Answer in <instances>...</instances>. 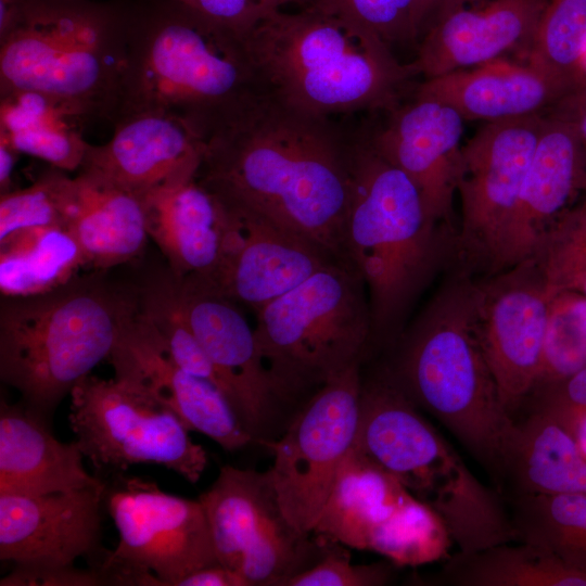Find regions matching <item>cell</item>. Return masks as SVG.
Returning a JSON list of instances; mask_svg holds the SVG:
<instances>
[{"instance_id": "cell-1", "label": "cell", "mask_w": 586, "mask_h": 586, "mask_svg": "<svg viewBox=\"0 0 586 586\" xmlns=\"http://www.w3.org/2000/svg\"><path fill=\"white\" fill-rule=\"evenodd\" d=\"M196 178L228 207L347 262L351 141L330 118L301 112L263 89L206 136Z\"/></svg>"}, {"instance_id": "cell-2", "label": "cell", "mask_w": 586, "mask_h": 586, "mask_svg": "<svg viewBox=\"0 0 586 586\" xmlns=\"http://www.w3.org/2000/svg\"><path fill=\"white\" fill-rule=\"evenodd\" d=\"M474 280L457 260L394 346L387 366L411 400L441 422L497 487L514 424L499 395L475 327Z\"/></svg>"}, {"instance_id": "cell-3", "label": "cell", "mask_w": 586, "mask_h": 586, "mask_svg": "<svg viewBox=\"0 0 586 586\" xmlns=\"http://www.w3.org/2000/svg\"><path fill=\"white\" fill-rule=\"evenodd\" d=\"M347 262L368 295L372 344L390 346L413 302L456 259L457 232L432 220L413 181L367 136L351 141Z\"/></svg>"}, {"instance_id": "cell-4", "label": "cell", "mask_w": 586, "mask_h": 586, "mask_svg": "<svg viewBox=\"0 0 586 586\" xmlns=\"http://www.w3.org/2000/svg\"><path fill=\"white\" fill-rule=\"evenodd\" d=\"M124 18L125 54L111 119L157 111L205 137L263 90L244 38L182 4Z\"/></svg>"}, {"instance_id": "cell-5", "label": "cell", "mask_w": 586, "mask_h": 586, "mask_svg": "<svg viewBox=\"0 0 586 586\" xmlns=\"http://www.w3.org/2000/svg\"><path fill=\"white\" fill-rule=\"evenodd\" d=\"M244 41L262 88L319 117L391 111L416 76L382 40L311 3L271 13Z\"/></svg>"}, {"instance_id": "cell-6", "label": "cell", "mask_w": 586, "mask_h": 586, "mask_svg": "<svg viewBox=\"0 0 586 586\" xmlns=\"http://www.w3.org/2000/svg\"><path fill=\"white\" fill-rule=\"evenodd\" d=\"M101 272L44 294L1 300L0 379L48 420L107 360L138 313V292L110 284Z\"/></svg>"}, {"instance_id": "cell-7", "label": "cell", "mask_w": 586, "mask_h": 586, "mask_svg": "<svg viewBox=\"0 0 586 586\" xmlns=\"http://www.w3.org/2000/svg\"><path fill=\"white\" fill-rule=\"evenodd\" d=\"M124 54L123 17L77 0H17L0 33V90L42 92L111 122Z\"/></svg>"}, {"instance_id": "cell-8", "label": "cell", "mask_w": 586, "mask_h": 586, "mask_svg": "<svg viewBox=\"0 0 586 586\" xmlns=\"http://www.w3.org/2000/svg\"><path fill=\"white\" fill-rule=\"evenodd\" d=\"M254 332L285 399L317 390L373 345L366 286L349 263L334 260L259 308Z\"/></svg>"}, {"instance_id": "cell-9", "label": "cell", "mask_w": 586, "mask_h": 586, "mask_svg": "<svg viewBox=\"0 0 586 586\" xmlns=\"http://www.w3.org/2000/svg\"><path fill=\"white\" fill-rule=\"evenodd\" d=\"M369 458L429 506L460 551L515 540L508 506L486 486L418 408L386 418Z\"/></svg>"}, {"instance_id": "cell-10", "label": "cell", "mask_w": 586, "mask_h": 586, "mask_svg": "<svg viewBox=\"0 0 586 586\" xmlns=\"http://www.w3.org/2000/svg\"><path fill=\"white\" fill-rule=\"evenodd\" d=\"M111 477H103V504L118 543L94 566L107 585L177 586L192 572L219 563L199 498L170 494L125 472Z\"/></svg>"}, {"instance_id": "cell-11", "label": "cell", "mask_w": 586, "mask_h": 586, "mask_svg": "<svg viewBox=\"0 0 586 586\" xmlns=\"http://www.w3.org/2000/svg\"><path fill=\"white\" fill-rule=\"evenodd\" d=\"M68 422L97 475L156 464L194 484L208 457L178 416L143 386L126 378L89 374L71 394Z\"/></svg>"}, {"instance_id": "cell-12", "label": "cell", "mask_w": 586, "mask_h": 586, "mask_svg": "<svg viewBox=\"0 0 586 586\" xmlns=\"http://www.w3.org/2000/svg\"><path fill=\"white\" fill-rule=\"evenodd\" d=\"M313 534L380 553L395 566L438 561L448 556L453 544L429 506L354 448L340 467Z\"/></svg>"}, {"instance_id": "cell-13", "label": "cell", "mask_w": 586, "mask_h": 586, "mask_svg": "<svg viewBox=\"0 0 586 586\" xmlns=\"http://www.w3.org/2000/svg\"><path fill=\"white\" fill-rule=\"evenodd\" d=\"M199 499L218 562L246 586H285L323 555L327 542L298 532L285 517L268 470L224 466Z\"/></svg>"}, {"instance_id": "cell-14", "label": "cell", "mask_w": 586, "mask_h": 586, "mask_svg": "<svg viewBox=\"0 0 586 586\" xmlns=\"http://www.w3.org/2000/svg\"><path fill=\"white\" fill-rule=\"evenodd\" d=\"M545 115L485 123L461 148L456 260L475 278L498 272L504 242Z\"/></svg>"}, {"instance_id": "cell-15", "label": "cell", "mask_w": 586, "mask_h": 586, "mask_svg": "<svg viewBox=\"0 0 586 586\" xmlns=\"http://www.w3.org/2000/svg\"><path fill=\"white\" fill-rule=\"evenodd\" d=\"M361 365L317 388L277 441L268 470L281 508L301 533L313 534L336 474L353 448L359 420Z\"/></svg>"}, {"instance_id": "cell-16", "label": "cell", "mask_w": 586, "mask_h": 586, "mask_svg": "<svg viewBox=\"0 0 586 586\" xmlns=\"http://www.w3.org/2000/svg\"><path fill=\"white\" fill-rule=\"evenodd\" d=\"M549 300L533 256L474 280L477 335L502 404L513 418L537 382Z\"/></svg>"}, {"instance_id": "cell-17", "label": "cell", "mask_w": 586, "mask_h": 586, "mask_svg": "<svg viewBox=\"0 0 586 586\" xmlns=\"http://www.w3.org/2000/svg\"><path fill=\"white\" fill-rule=\"evenodd\" d=\"M104 487L105 481L69 492L0 494V559L24 571L72 568L79 559L94 568L106 550Z\"/></svg>"}, {"instance_id": "cell-18", "label": "cell", "mask_w": 586, "mask_h": 586, "mask_svg": "<svg viewBox=\"0 0 586 586\" xmlns=\"http://www.w3.org/2000/svg\"><path fill=\"white\" fill-rule=\"evenodd\" d=\"M176 280L187 321L213 364L224 394L259 443L286 399L265 365L254 328L235 302L191 280Z\"/></svg>"}, {"instance_id": "cell-19", "label": "cell", "mask_w": 586, "mask_h": 586, "mask_svg": "<svg viewBox=\"0 0 586 586\" xmlns=\"http://www.w3.org/2000/svg\"><path fill=\"white\" fill-rule=\"evenodd\" d=\"M226 207L228 225L216 271L205 282L188 280L255 313L322 267L340 260L260 216Z\"/></svg>"}, {"instance_id": "cell-20", "label": "cell", "mask_w": 586, "mask_h": 586, "mask_svg": "<svg viewBox=\"0 0 586 586\" xmlns=\"http://www.w3.org/2000/svg\"><path fill=\"white\" fill-rule=\"evenodd\" d=\"M107 360L116 377L143 386L170 408L189 431L206 435L228 451L255 442L226 395L211 381L178 366L139 309Z\"/></svg>"}, {"instance_id": "cell-21", "label": "cell", "mask_w": 586, "mask_h": 586, "mask_svg": "<svg viewBox=\"0 0 586 586\" xmlns=\"http://www.w3.org/2000/svg\"><path fill=\"white\" fill-rule=\"evenodd\" d=\"M367 135L373 148L417 186L428 216L457 232L454 211L461 162L462 116L434 100L398 104Z\"/></svg>"}, {"instance_id": "cell-22", "label": "cell", "mask_w": 586, "mask_h": 586, "mask_svg": "<svg viewBox=\"0 0 586 586\" xmlns=\"http://www.w3.org/2000/svg\"><path fill=\"white\" fill-rule=\"evenodd\" d=\"M545 0H462L423 31L409 64L424 79L507 59L527 58Z\"/></svg>"}, {"instance_id": "cell-23", "label": "cell", "mask_w": 586, "mask_h": 586, "mask_svg": "<svg viewBox=\"0 0 586 586\" xmlns=\"http://www.w3.org/2000/svg\"><path fill=\"white\" fill-rule=\"evenodd\" d=\"M112 125V138L103 144L90 143L80 169L141 195L198 175L205 140L184 119L146 111Z\"/></svg>"}, {"instance_id": "cell-24", "label": "cell", "mask_w": 586, "mask_h": 586, "mask_svg": "<svg viewBox=\"0 0 586 586\" xmlns=\"http://www.w3.org/2000/svg\"><path fill=\"white\" fill-rule=\"evenodd\" d=\"M586 149L572 126L546 114L504 242L499 270L531 257L552 221L582 193Z\"/></svg>"}, {"instance_id": "cell-25", "label": "cell", "mask_w": 586, "mask_h": 586, "mask_svg": "<svg viewBox=\"0 0 586 586\" xmlns=\"http://www.w3.org/2000/svg\"><path fill=\"white\" fill-rule=\"evenodd\" d=\"M574 90L527 61L499 59L423 79L413 98L446 104L464 120L494 123L546 115Z\"/></svg>"}, {"instance_id": "cell-26", "label": "cell", "mask_w": 586, "mask_h": 586, "mask_svg": "<svg viewBox=\"0 0 586 586\" xmlns=\"http://www.w3.org/2000/svg\"><path fill=\"white\" fill-rule=\"evenodd\" d=\"M149 238L177 279L207 281L216 271L228 225V209L196 176L142 195Z\"/></svg>"}, {"instance_id": "cell-27", "label": "cell", "mask_w": 586, "mask_h": 586, "mask_svg": "<svg viewBox=\"0 0 586 586\" xmlns=\"http://www.w3.org/2000/svg\"><path fill=\"white\" fill-rule=\"evenodd\" d=\"M77 441L62 442L48 419L23 403L0 400V494L42 495L104 484L84 466Z\"/></svg>"}, {"instance_id": "cell-28", "label": "cell", "mask_w": 586, "mask_h": 586, "mask_svg": "<svg viewBox=\"0 0 586 586\" xmlns=\"http://www.w3.org/2000/svg\"><path fill=\"white\" fill-rule=\"evenodd\" d=\"M66 227L94 271L133 259L149 239L143 196L84 169L72 180Z\"/></svg>"}, {"instance_id": "cell-29", "label": "cell", "mask_w": 586, "mask_h": 586, "mask_svg": "<svg viewBox=\"0 0 586 586\" xmlns=\"http://www.w3.org/2000/svg\"><path fill=\"white\" fill-rule=\"evenodd\" d=\"M509 495L586 494V458L548 411L530 406L507 440L501 484Z\"/></svg>"}, {"instance_id": "cell-30", "label": "cell", "mask_w": 586, "mask_h": 586, "mask_svg": "<svg viewBox=\"0 0 586 586\" xmlns=\"http://www.w3.org/2000/svg\"><path fill=\"white\" fill-rule=\"evenodd\" d=\"M94 119L82 107L37 91L0 90V136L21 153L63 171L79 170Z\"/></svg>"}, {"instance_id": "cell-31", "label": "cell", "mask_w": 586, "mask_h": 586, "mask_svg": "<svg viewBox=\"0 0 586 586\" xmlns=\"http://www.w3.org/2000/svg\"><path fill=\"white\" fill-rule=\"evenodd\" d=\"M433 581L448 586H586V574L539 546L511 540L458 550Z\"/></svg>"}, {"instance_id": "cell-32", "label": "cell", "mask_w": 586, "mask_h": 586, "mask_svg": "<svg viewBox=\"0 0 586 586\" xmlns=\"http://www.w3.org/2000/svg\"><path fill=\"white\" fill-rule=\"evenodd\" d=\"M87 266L67 227H35L0 241L2 297H28L59 289Z\"/></svg>"}, {"instance_id": "cell-33", "label": "cell", "mask_w": 586, "mask_h": 586, "mask_svg": "<svg viewBox=\"0 0 586 586\" xmlns=\"http://www.w3.org/2000/svg\"><path fill=\"white\" fill-rule=\"evenodd\" d=\"M508 506L515 540L586 574V494L509 495Z\"/></svg>"}, {"instance_id": "cell-34", "label": "cell", "mask_w": 586, "mask_h": 586, "mask_svg": "<svg viewBox=\"0 0 586 586\" xmlns=\"http://www.w3.org/2000/svg\"><path fill=\"white\" fill-rule=\"evenodd\" d=\"M526 61L575 89L586 84V0H545Z\"/></svg>"}, {"instance_id": "cell-35", "label": "cell", "mask_w": 586, "mask_h": 586, "mask_svg": "<svg viewBox=\"0 0 586 586\" xmlns=\"http://www.w3.org/2000/svg\"><path fill=\"white\" fill-rule=\"evenodd\" d=\"M137 292L140 314L161 335L177 365L191 374L211 381L222 392L213 364L187 321L178 283L171 272L168 270L154 277Z\"/></svg>"}, {"instance_id": "cell-36", "label": "cell", "mask_w": 586, "mask_h": 586, "mask_svg": "<svg viewBox=\"0 0 586 586\" xmlns=\"http://www.w3.org/2000/svg\"><path fill=\"white\" fill-rule=\"evenodd\" d=\"M586 367V294L564 289L550 296L540 369L535 388ZM533 393V392H532Z\"/></svg>"}, {"instance_id": "cell-37", "label": "cell", "mask_w": 586, "mask_h": 586, "mask_svg": "<svg viewBox=\"0 0 586 586\" xmlns=\"http://www.w3.org/2000/svg\"><path fill=\"white\" fill-rule=\"evenodd\" d=\"M550 294L572 289L586 277V192L547 228L532 255Z\"/></svg>"}, {"instance_id": "cell-38", "label": "cell", "mask_w": 586, "mask_h": 586, "mask_svg": "<svg viewBox=\"0 0 586 586\" xmlns=\"http://www.w3.org/2000/svg\"><path fill=\"white\" fill-rule=\"evenodd\" d=\"M72 180L52 167L30 186L0 194V241L29 228L66 227Z\"/></svg>"}, {"instance_id": "cell-39", "label": "cell", "mask_w": 586, "mask_h": 586, "mask_svg": "<svg viewBox=\"0 0 586 586\" xmlns=\"http://www.w3.org/2000/svg\"><path fill=\"white\" fill-rule=\"evenodd\" d=\"M311 4L369 34L391 49L418 41L423 0H311Z\"/></svg>"}, {"instance_id": "cell-40", "label": "cell", "mask_w": 586, "mask_h": 586, "mask_svg": "<svg viewBox=\"0 0 586 586\" xmlns=\"http://www.w3.org/2000/svg\"><path fill=\"white\" fill-rule=\"evenodd\" d=\"M335 544L328 549L327 542L321 558L291 577L285 586H382L390 583L393 575L392 562L352 564L348 550L334 548Z\"/></svg>"}, {"instance_id": "cell-41", "label": "cell", "mask_w": 586, "mask_h": 586, "mask_svg": "<svg viewBox=\"0 0 586 586\" xmlns=\"http://www.w3.org/2000/svg\"><path fill=\"white\" fill-rule=\"evenodd\" d=\"M102 573L92 566H77L44 571L12 569L0 579V586H104Z\"/></svg>"}, {"instance_id": "cell-42", "label": "cell", "mask_w": 586, "mask_h": 586, "mask_svg": "<svg viewBox=\"0 0 586 586\" xmlns=\"http://www.w3.org/2000/svg\"><path fill=\"white\" fill-rule=\"evenodd\" d=\"M530 400L586 406V367L558 382L534 390Z\"/></svg>"}, {"instance_id": "cell-43", "label": "cell", "mask_w": 586, "mask_h": 586, "mask_svg": "<svg viewBox=\"0 0 586 586\" xmlns=\"http://www.w3.org/2000/svg\"><path fill=\"white\" fill-rule=\"evenodd\" d=\"M548 411L569 432L586 458V406L530 400L525 405Z\"/></svg>"}, {"instance_id": "cell-44", "label": "cell", "mask_w": 586, "mask_h": 586, "mask_svg": "<svg viewBox=\"0 0 586 586\" xmlns=\"http://www.w3.org/2000/svg\"><path fill=\"white\" fill-rule=\"evenodd\" d=\"M547 114L566 120L586 149V84L566 94Z\"/></svg>"}, {"instance_id": "cell-45", "label": "cell", "mask_w": 586, "mask_h": 586, "mask_svg": "<svg viewBox=\"0 0 586 586\" xmlns=\"http://www.w3.org/2000/svg\"><path fill=\"white\" fill-rule=\"evenodd\" d=\"M177 586H246L234 572L221 565L212 564L184 576Z\"/></svg>"}, {"instance_id": "cell-46", "label": "cell", "mask_w": 586, "mask_h": 586, "mask_svg": "<svg viewBox=\"0 0 586 586\" xmlns=\"http://www.w3.org/2000/svg\"><path fill=\"white\" fill-rule=\"evenodd\" d=\"M20 155L8 139L0 136V194L13 190L12 175Z\"/></svg>"}, {"instance_id": "cell-47", "label": "cell", "mask_w": 586, "mask_h": 586, "mask_svg": "<svg viewBox=\"0 0 586 586\" xmlns=\"http://www.w3.org/2000/svg\"><path fill=\"white\" fill-rule=\"evenodd\" d=\"M461 1L462 0H423V31L436 16L456 7Z\"/></svg>"}, {"instance_id": "cell-48", "label": "cell", "mask_w": 586, "mask_h": 586, "mask_svg": "<svg viewBox=\"0 0 586 586\" xmlns=\"http://www.w3.org/2000/svg\"><path fill=\"white\" fill-rule=\"evenodd\" d=\"M574 290H578L583 293L586 294V277H584L583 279H581L578 282H576L573 288Z\"/></svg>"}, {"instance_id": "cell-49", "label": "cell", "mask_w": 586, "mask_h": 586, "mask_svg": "<svg viewBox=\"0 0 586 586\" xmlns=\"http://www.w3.org/2000/svg\"><path fill=\"white\" fill-rule=\"evenodd\" d=\"M295 0H270V2L279 10L283 9L288 3Z\"/></svg>"}, {"instance_id": "cell-50", "label": "cell", "mask_w": 586, "mask_h": 586, "mask_svg": "<svg viewBox=\"0 0 586 586\" xmlns=\"http://www.w3.org/2000/svg\"><path fill=\"white\" fill-rule=\"evenodd\" d=\"M582 192H586V176L583 182Z\"/></svg>"}]
</instances>
